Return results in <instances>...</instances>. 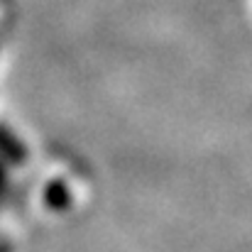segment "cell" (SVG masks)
Returning a JSON list of instances; mask_svg holds the SVG:
<instances>
[{"label": "cell", "instance_id": "6da1fadb", "mask_svg": "<svg viewBox=\"0 0 252 252\" xmlns=\"http://www.w3.org/2000/svg\"><path fill=\"white\" fill-rule=\"evenodd\" d=\"M0 157L7 164H22L27 159V150H25L22 140L7 125H0Z\"/></svg>", "mask_w": 252, "mask_h": 252}, {"label": "cell", "instance_id": "7a4b0ae2", "mask_svg": "<svg viewBox=\"0 0 252 252\" xmlns=\"http://www.w3.org/2000/svg\"><path fill=\"white\" fill-rule=\"evenodd\" d=\"M66 201H69L66 186H64V184H59V181L49 184V191H47V203H49V206H54V208H59V206H66Z\"/></svg>", "mask_w": 252, "mask_h": 252}]
</instances>
